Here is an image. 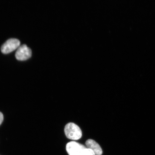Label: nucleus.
<instances>
[{"mask_svg":"<svg viewBox=\"0 0 155 155\" xmlns=\"http://www.w3.org/2000/svg\"><path fill=\"white\" fill-rule=\"evenodd\" d=\"M64 132L68 138L72 140H78L82 136V131L80 127L75 124L70 123L65 126Z\"/></svg>","mask_w":155,"mask_h":155,"instance_id":"nucleus-1","label":"nucleus"},{"mask_svg":"<svg viewBox=\"0 0 155 155\" xmlns=\"http://www.w3.org/2000/svg\"><path fill=\"white\" fill-rule=\"evenodd\" d=\"M84 155H96L94 153L91 149L86 148Z\"/></svg>","mask_w":155,"mask_h":155,"instance_id":"nucleus-6","label":"nucleus"},{"mask_svg":"<svg viewBox=\"0 0 155 155\" xmlns=\"http://www.w3.org/2000/svg\"><path fill=\"white\" fill-rule=\"evenodd\" d=\"M87 147L75 141H71L66 145V150L69 155H84Z\"/></svg>","mask_w":155,"mask_h":155,"instance_id":"nucleus-2","label":"nucleus"},{"mask_svg":"<svg viewBox=\"0 0 155 155\" xmlns=\"http://www.w3.org/2000/svg\"><path fill=\"white\" fill-rule=\"evenodd\" d=\"M20 45V42L17 39H9L2 46L1 51L4 54H9L18 48Z\"/></svg>","mask_w":155,"mask_h":155,"instance_id":"nucleus-3","label":"nucleus"},{"mask_svg":"<svg viewBox=\"0 0 155 155\" xmlns=\"http://www.w3.org/2000/svg\"><path fill=\"white\" fill-rule=\"evenodd\" d=\"M31 55V50L25 44L19 46L15 54L16 59L20 61H26Z\"/></svg>","mask_w":155,"mask_h":155,"instance_id":"nucleus-4","label":"nucleus"},{"mask_svg":"<svg viewBox=\"0 0 155 155\" xmlns=\"http://www.w3.org/2000/svg\"><path fill=\"white\" fill-rule=\"evenodd\" d=\"M3 115L2 113L0 112V125L1 124L3 120Z\"/></svg>","mask_w":155,"mask_h":155,"instance_id":"nucleus-7","label":"nucleus"},{"mask_svg":"<svg viewBox=\"0 0 155 155\" xmlns=\"http://www.w3.org/2000/svg\"><path fill=\"white\" fill-rule=\"evenodd\" d=\"M86 145L87 148L92 150L96 155L102 154V149L100 145L96 141L92 139H88L86 141Z\"/></svg>","mask_w":155,"mask_h":155,"instance_id":"nucleus-5","label":"nucleus"}]
</instances>
